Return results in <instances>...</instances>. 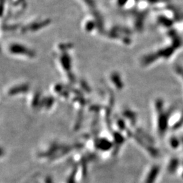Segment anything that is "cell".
I'll list each match as a JSON object with an SVG mask.
<instances>
[{"label": "cell", "mask_w": 183, "mask_h": 183, "mask_svg": "<svg viewBox=\"0 0 183 183\" xmlns=\"http://www.w3.org/2000/svg\"><path fill=\"white\" fill-rule=\"evenodd\" d=\"M45 183H53V182H52V179L50 178H48L46 179V181H45Z\"/></svg>", "instance_id": "277c9868"}, {"label": "cell", "mask_w": 183, "mask_h": 183, "mask_svg": "<svg viewBox=\"0 0 183 183\" xmlns=\"http://www.w3.org/2000/svg\"><path fill=\"white\" fill-rule=\"evenodd\" d=\"M159 171V169L158 167H157V166L153 167L148 174L147 178H146L145 181V183H154L157 176L158 175Z\"/></svg>", "instance_id": "6da1fadb"}, {"label": "cell", "mask_w": 183, "mask_h": 183, "mask_svg": "<svg viewBox=\"0 0 183 183\" xmlns=\"http://www.w3.org/2000/svg\"><path fill=\"white\" fill-rule=\"evenodd\" d=\"M176 167H177V163H176L175 162H172L171 163V164H170V166H169V171H170V172H174V170L176 169Z\"/></svg>", "instance_id": "7a4b0ae2"}, {"label": "cell", "mask_w": 183, "mask_h": 183, "mask_svg": "<svg viewBox=\"0 0 183 183\" xmlns=\"http://www.w3.org/2000/svg\"><path fill=\"white\" fill-rule=\"evenodd\" d=\"M74 174H75V172H73V174H72L69 178L68 179V182L67 183H76V181H75V176H74Z\"/></svg>", "instance_id": "3957f363"}]
</instances>
